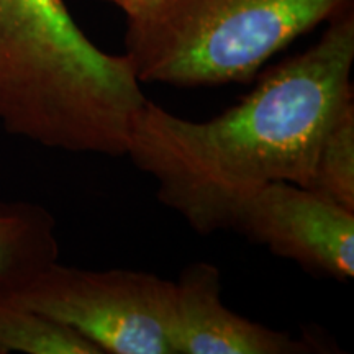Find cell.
Masks as SVG:
<instances>
[{
    "mask_svg": "<svg viewBox=\"0 0 354 354\" xmlns=\"http://www.w3.org/2000/svg\"><path fill=\"white\" fill-rule=\"evenodd\" d=\"M353 7L320 39L263 74L238 104L205 122L146 99L125 156L153 176L162 205L196 227L227 194L264 183L310 189L323 136L354 102Z\"/></svg>",
    "mask_w": 354,
    "mask_h": 354,
    "instance_id": "6da1fadb",
    "label": "cell"
},
{
    "mask_svg": "<svg viewBox=\"0 0 354 354\" xmlns=\"http://www.w3.org/2000/svg\"><path fill=\"white\" fill-rule=\"evenodd\" d=\"M125 55L82 32L64 0H0V127L43 148L125 156L146 102Z\"/></svg>",
    "mask_w": 354,
    "mask_h": 354,
    "instance_id": "7a4b0ae2",
    "label": "cell"
},
{
    "mask_svg": "<svg viewBox=\"0 0 354 354\" xmlns=\"http://www.w3.org/2000/svg\"><path fill=\"white\" fill-rule=\"evenodd\" d=\"M351 0H159L127 21L125 56L141 84L220 87L261 68Z\"/></svg>",
    "mask_w": 354,
    "mask_h": 354,
    "instance_id": "3957f363",
    "label": "cell"
},
{
    "mask_svg": "<svg viewBox=\"0 0 354 354\" xmlns=\"http://www.w3.org/2000/svg\"><path fill=\"white\" fill-rule=\"evenodd\" d=\"M0 294L74 330L102 354H172L174 282L153 272L55 261Z\"/></svg>",
    "mask_w": 354,
    "mask_h": 354,
    "instance_id": "277c9868",
    "label": "cell"
},
{
    "mask_svg": "<svg viewBox=\"0 0 354 354\" xmlns=\"http://www.w3.org/2000/svg\"><path fill=\"white\" fill-rule=\"evenodd\" d=\"M220 230H233L305 271L342 282L354 276V212L302 185L264 183L220 197L196 232Z\"/></svg>",
    "mask_w": 354,
    "mask_h": 354,
    "instance_id": "5b68a950",
    "label": "cell"
},
{
    "mask_svg": "<svg viewBox=\"0 0 354 354\" xmlns=\"http://www.w3.org/2000/svg\"><path fill=\"white\" fill-rule=\"evenodd\" d=\"M172 354H313L328 353L313 335L295 338L238 315L221 300V274L194 263L174 282Z\"/></svg>",
    "mask_w": 354,
    "mask_h": 354,
    "instance_id": "8992f818",
    "label": "cell"
},
{
    "mask_svg": "<svg viewBox=\"0 0 354 354\" xmlns=\"http://www.w3.org/2000/svg\"><path fill=\"white\" fill-rule=\"evenodd\" d=\"M59 261L56 220L37 203H0V287Z\"/></svg>",
    "mask_w": 354,
    "mask_h": 354,
    "instance_id": "52a82bcc",
    "label": "cell"
},
{
    "mask_svg": "<svg viewBox=\"0 0 354 354\" xmlns=\"http://www.w3.org/2000/svg\"><path fill=\"white\" fill-rule=\"evenodd\" d=\"M0 353L102 354L68 326L0 294Z\"/></svg>",
    "mask_w": 354,
    "mask_h": 354,
    "instance_id": "ba28073f",
    "label": "cell"
},
{
    "mask_svg": "<svg viewBox=\"0 0 354 354\" xmlns=\"http://www.w3.org/2000/svg\"><path fill=\"white\" fill-rule=\"evenodd\" d=\"M310 189L354 212V102L323 136Z\"/></svg>",
    "mask_w": 354,
    "mask_h": 354,
    "instance_id": "9c48e42d",
    "label": "cell"
},
{
    "mask_svg": "<svg viewBox=\"0 0 354 354\" xmlns=\"http://www.w3.org/2000/svg\"><path fill=\"white\" fill-rule=\"evenodd\" d=\"M105 2L113 3L115 7L120 8L123 15L127 17V21H135L153 12L159 0H105Z\"/></svg>",
    "mask_w": 354,
    "mask_h": 354,
    "instance_id": "30bf717a",
    "label": "cell"
},
{
    "mask_svg": "<svg viewBox=\"0 0 354 354\" xmlns=\"http://www.w3.org/2000/svg\"><path fill=\"white\" fill-rule=\"evenodd\" d=\"M0 354H2V353H0Z\"/></svg>",
    "mask_w": 354,
    "mask_h": 354,
    "instance_id": "8fae6325",
    "label": "cell"
}]
</instances>
